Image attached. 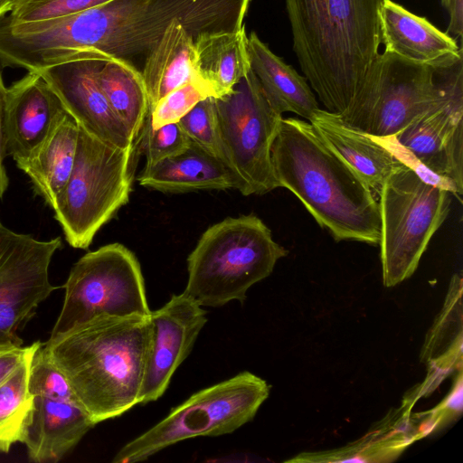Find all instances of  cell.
I'll use <instances>...</instances> for the list:
<instances>
[{
	"mask_svg": "<svg viewBox=\"0 0 463 463\" xmlns=\"http://www.w3.org/2000/svg\"><path fill=\"white\" fill-rule=\"evenodd\" d=\"M150 337L149 316L99 315L50 336L43 348L98 424L139 404Z\"/></svg>",
	"mask_w": 463,
	"mask_h": 463,
	"instance_id": "1",
	"label": "cell"
},
{
	"mask_svg": "<svg viewBox=\"0 0 463 463\" xmlns=\"http://www.w3.org/2000/svg\"><path fill=\"white\" fill-rule=\"evenodd\" d=\"M279 187L294 194L335 241L379 245L381 219L373 190L320 138L309 121L281 119L271 146Z\"/></svg>",
	"mask_w": 463,
	"mask_h": 463,
	"instance_id": "2",
	"label": "cell"
},
{
	"mask_svg": "<svg viewBox=\"0 0 463 463\" xmlns=\"http://www.w3.org/2000/svg\"><path fill=\"white\" fill-rule=\"evenodd\" d=\"M293 51L329 112L352 103L381 43L383 0H284Z\"/></svg>",
	"mask_w": 463,
	"mask_h": 463,
	"instance_id": "3",
	"label": "cell"
},
{
	"mask_svg": "<svg viewBox=\"0 0 463 463\" xmlns=\"http://www.w3.org/2000/svg\"><path fill=\"white\" fill-rule=\"evenodd\" d=\"M462 68V59L435 68L384 51L372 61L352 103L339 116L370 136H393L463 94Z\"/></svg>",
	"mask_w": 463,
	"mask_h": 463,
	"instance_id": "4",
	"label": "cell"
},
{
	"mask_svg": "<svg viewBox=\"0 0 463 463\" xmlns=\"http://www.w3.org/2000/svg\"><path fill=\"white\" fill-rule=\"evenodd\" d=\"M288 253L256 215L225 218L210 226L189 254L184 293L202 307L243 303L248 289Z\"/></svg>",
	"mask_w": 463,
	"mask_h": 463,
	"instance_id": "5",
	"label": "cell"
},
{
	"mask_svg": "<svg viewBox=\"0 0 463 463\" xmlns=\"http://www.w3.org/2000/svg\"><path fill=\"white\" fill-rule=\"evenodd\" d=\"M139 155L137 138L122 149L80 128L72 171L52 208L71 247L88 249L99 229L128 202Z\"/></svg>",
	"mask_w": 463,
	"mask_h": 463,
	"instance_id": "6",
	"label": "cell"
},
{
	"mask_svg": "<svg viewBox=\"0 0 463 463\" xmlns=\"http://www.w3.org/2000/svg\"><path fill=\"white\" fill-rule=\"evenodd\" d=\"M269 394L267 382L248 371L202 389L122 446L112 462H141L188 439L232 433L253 420Z\"/></svg>",
	"mask_w": 463,
	"mask_h": 463,
	"instance_id": "7",
	"label": "cell"
},
{
	"mask_svg": "<svg viewBox=\"0 0 463 463\" xmlns=\"http://www.w3.org/2000/svg\"><path fill=\"white\" fill-rule=\"evenodd\" d=\"M383 281L393 287L410 278L449 215L451 193L422 181L402 165L379 192Z\"/></svg>",
	"mask_w": 463,
	"mask_h": 463,
	"instance_id": "8",
	"label": "cell"
},
{
	"mask_svg": "<svg viewBox=\"0 0 463 463\" xmlns=\"http://www.w3.org/2000/svg\"><path fill=\"white\" fill-rule=\"evenodd\" d=\"M63 288L62 307L51 336L99 315L151 313L138 260L118 242L84 254L72 266Z\"/></svg>",
	"mask_w": 463,
	"mask_h": 463,
	"instance_id": "9",
	"label": "cell"
},
{
	"mask_svg": "<svg viewBox=\"0 0 463 463\" xmlns=\"http://www.w3.org/2000/svg\"><path fill=\"white\" fill-rule=\"evenodd\" d=\"M226 165L242 195H261L279 187L271 162V146L282 115L266 99L250 71L232 88L215 98Z\"/></svg>",
	"mask_w": 463,
	"mask_h": 463,
	"instance_id": "10",
	"label": "cell"
},
{
	"mask_svg": "<svg viewBox=\"0 0 463 463\" xmlns=\"http://www.w3.org/2000/svg\"><path fill=\"white\" fill-rule=\"evenodd\" d=\"M61 237L39 241L0 225V346L23 345L19 330L57 287L49 267Z\"/></svg>",
	"mask_w": 463,
	"mask_h": 463,
	"instance_id": "11",
	"label": "cell"
},
{
	"mask_svg": "<svg viewBox=\"0 0 463 463\" xmlns=\"http://www.w3.org/2000/svg\"><path fill=\"white\" fill-rule=\"evenodd\" d=\"M109 58L101 52H84L34 72L80 128L107 145L125 149L137 139L114 114L99 82V71Z\"/></svg>",
	"mask_w": 463,
	"mask_h": 463,
	"instance_id": "12",
	"label": "cell"
},
{
	"mask_svg": "<svg viewBox=\"0 0 463 463\" xmlns=\"http://www.w3.org/2000/svg\"><path fill=\"white\" fill-rule=\"evenodd\" d=\"M151 337L139 404L158 400L173 374L190 354L207 323L206 311L184 292L151 311Z\"/></svg>",
	"mask_w": 463,
	"mask_h": 463,
	"instance_id": "13",
	"label": "cell"
},
{
	"mask_svg": "<svg viewBox=\"0 0 463 463\" xmlns=\"http://www.w3.org/2000/svg\"><path fill=\"white\" fill-rule=\"evenodd\" d=\"M390 137L463 194V94Z\"/></svg>",
	"mask_w": 463,
	"mask_h": 463,
	"instance_id": "14",
	"label": "cell"
},
{
	"mask_svg": "<svg viewBox=\"0 0 463 463\" xmlns=\"http://www.w3.org/2000/svg\"><path fill=\"white\" fill-rule=\"evenodd\" d=\"M64 110L59 98L36 72L28 71L6 88L4 114L6 155L14 161L27 156Z\"/></svg>",
	"mask_w": 463,
	"mask_h": 463,
	"instance_id": "15",
	"label": "cell"
},
{
	"mask_svg": "<svg viewBox=\"0 0 463 463\" xmlns=\"http://www.w3.org/2000/svg\"><path fill=\"white\" fill-rule=\"evenodd\" d=\"M379 26L385 52L435 68L451 66L462 58L456 39L392 0H383L380 6Z\"/></svg>",
	"mask_w": 463,
	"mask_h": 463,
	"instance_id": "16",
	"label": "cell"
},
{
	"mask_svg": "<svg viewBox=\"0 0 463 463\" xmlns=\"http://www.w3.org/2000/svg\"><path fill=\"white\" fill-rule=\"evenodd\" d=\"M95 425L76 403L34 397L31 421L23 441L28 458L37 463L58 462Z\"/></svg>",
	"mask_w": 463,
	"mask_h": 463,
	"instance_id": "17",
	"label": "cell"
},
{
	"mask_svg": "<svg viewBox=\"0 0 463 463\" xmlns=\"http://www.w3.org/2000/svg\"><path fill=\"white\" fill-rule=\"evenodd\" d=\"M308 121L326 145L377 193L403 165L374 137L349 127L338 114L319 108Z\"/></svg>",
	"mask_w": 463,
	"mask_h": 463,
	"instance_id": "18",
	"label": "cell"
},
{
	"mask_svg": "<svg viewBox=\"0 0 463 463\" xmlns=\"http://www.w3.org/2000/svg\"><path fill=\"white\" fill-rule=\"evenodd\" d=\"M80 128L64 110L47 136L16 165L31 180L34 192L52 209L66 185L74 165Z\"/></svg>",
	"mask_w": 463,
	"mask_h": 463,
	"instance_id": "19",
	"label": "cell"
},
{
	"mask_svg": "<svg viewBox=\"0 0 463 463\" xmlns=\"http://www.w3.org/2000/svg\"><path fill=\"white\" fill-rule=\"evenodd\" d=\"M137 181L143 187L172 194L237 189L229 167L193 141L184 152L145 165Z\"/></svg>",
	"mask_w": 463,
	"mask_h": 463,
	"instance_id": "20",
	"label": "cell"
},
{
	"mask_svg": "<svg viewBox=\"0 0 463 463\" xmlns=\"http://www.w3.org/2000/svg\"><path fill=\"white\" fill-rule=\"evenodd\" d=\"M247 50L250 70L271 108L309 120L319 106L306 77L272 52L255 32L247 37Z\"/></svg>",
	"mask_w": 463,
	"mask_h": 463,
	"instance_id": "21",
	"label": "cell"
},
{
	"mask_svg": "<svg viewBox=\"0 0 463 463\" xmlns=\"http://www.w3.org/2000/svg\"><path fill=\"white\" fill-rule=\"evenodd\" d=\"M141 74L149 109L175 89L203 80L195 69L194 40L182 24L174 22L169 25L146 58Z\"/></svg>",
	"mask_w": 463,
	"mask_h": 463,
	"instance_id": "22",
	"label": "cell"
},
{
	"mask_svg": "<svg viewBox=\"0 0 463 463\" xmlns=\"http://www.w3.org/2000/svg\"><path fill=\"white\" fill-rule=\"evenodd\" d=\"M245 26L236 32L203 33L194 40L198 76L216 98L229 93L250 71Z\"/></svg>",
	"mask_w": 463,
	"mask_h": 463,
	"instance_id": "23",
	"label": "cell"
},
{
	"mask_svg": "<svg viewBox=\"0 0 463 463\" xmlns=\"http://www.w3.org/2000/svg\"><path fill=\"white\" fill-rule=\"evenodd\" d=\"M99 82L112 111L136 140L149 113L141 71L127 61L109 58L99 71Z\"/></svg>",
	"mask_w": 463,
	"mask_h": 463,
	"instance_id": "24",
	"label": "cell"
},
{
	"mask_svg": "<svg viewBox=\"0 0 463 463\" xmlns=\"http://www.w3.org/2000/svg\"><path fill=\"white\" fill-rule=\"evenodd\" d=\"M25 357L0 380V453H8L12 446L23 443L33 409L28 378L32 357L43 345L33 343Z\"/></svg>",
	"mask_w": 463,
	"mask_h": 463,
	"instance_id": "25",
	"label": "cell"
},
{
	"mask_svg": "<svg viewBox=\"0 0 463 463\" xmlns=\"http://www.w3.org/2000/svg\"><path fill=\"white\" fill-rule=\"evenodd\" d=\"M178 124L194 143L226 165L214 97L198 102Z\"/></svg>",
	"mask_w": 463,
	"mask_h": 463,
	"instance_id": "26",
	"label": "cell"
},
{
	"mask_svg": "<svg viewBox=\"0 0 463 463\" xmlns=\"http://www.w3.org/2000/svg\"><path fill=\"white\" fill-rule=\"evenodd\" d=\"M191 144L192 140L178 122L154 128L149 113L137 137V149L146 156V165L179 155Z\"/></svg>",
	"mask_w": 463,
	"mask_h": 463,
	"instance_id": "27",
	"label": "cell"
},
{
	"mask_svg": "<svg viewBox=\"0 0 463 463\" xmlns=\"http://www.w3.org/2000/svg\"><path fill=\"white\" fill-rule=\"evenodd\" d=\"M216 98L212 88L201 80L185 83L167 93L149 109V118L154 128L177 123L198 102Z\"/></svg>",
	"mask_w": 463,
	"mask_h": 463,
	"instance_id": "28",
	"label": "cell"
},
{
	"mask_svg": "<svg viewBox=\"0 0 463 463\" xmlns=\"http://www.w3.org/2000/svg\"><path fill=\"white\" fill-rule=\"evenodd\" d=\"M109 0H14L5 17L14 23H34L66 17Z\"/></svg>",
	"mask_w": 463,
	"mask_h": 463,
	"instance_id": "29",
	"label": "cell"
},
{
	"mask_svg": "<svg viewBox=\"0 0 463 463\" xmlns=\"http://www.w3.org/2000/svg\"><path fill=\"white\" fill-rule=\"evenodd\" d=\"M28 388L33 397H44L80 405L64 375L48 358L43 344L32 357Z\"/></svg>",
	"mask_w": 463,
	"mask_h": 463,
	"instance_id": "30",
	"label": "cell"
},
{
	"mask_svg": "<svg viewBox=\"0 0 463 463\" xmlns=\"http://www.w3.org/2000/svg\"><path fill=\"white\" fill-rule=\"evenodd\" d=\"M33 344L28 346H0V380L10 373L31 351Z\"/></svg>",
	"mask_w": 463,
	"mask_h": 463,
	"instance_id": "31",
	"label": "cell"
},
{
	"mask_svg": "<svg viewBox=\"0 0 463 463\" xmlns=\"http://www.w3.org/2000/svg\"><path fill=\"white\" fill-rule=\"evenodd\" d=\"M6 87L4 83L0 70V199L3 197L8 186V176L4 165V159L7 156L5 150L4 133V114ZM2 224L0 221V225Z\"/></svg>",
	"mask_w": 463,
	"mask_h": 463,
	"instance_id": "32",
	"label": "cell"
},
{
	"mask_svg": "<svg viewBox=\"0 0 463 463\" xmlns=\"http://www.w3.org/2000/svg\"><path fill=\"white\" fill-rule=\"evenodd\" d=\"M440 411L437 412H440L441 418L446 417V419H449V417L456 416L457 413H459L462 410V375L461 372H459L458 378L453 385V389L451 390L449 396L443 401L441 404L438 407Z\"/></svg>",
	"mask_w": 463,
	"mask_h": 463,
	"instance_id": "33",
	"label": "cell"
},
{
	"mask_svg": "<svg viewBox=\"0 0 463 463\" xmlns=\"http://www.w3.org/2000/svg\"><path fill=\"white\" fill-rule=\"evenodd\" d=\"M447 10L449 14V24L447 33L452 38H461L463 33V0H449Z\"/></svg>",
	"mask_w": 463,
	"mask_h": 463,
	"instance_id": "34",
	"label": "cell"
},
{
	"mask_svg": "<svg viewBox=\"0 0 463 463\" xmlns=\"http://www.w3.org/2000/svg\"><path fill=\"white\" fill-rule=\"evenodd\" d=\"M14 0H0V16L6 14L8 6Z\"/></svg>",
	"mask_w": 463,
	"mask_h": 463,
	"instance_id": "35",
	"label": "cell"
},
{
	"mask_svg": "<svg viewBox=\"0 0 463 463\" xmlns=\"http://www.w3.org/2000/svg\"><path fill=\"white\" fill-rule=\"evenodd\" d=\"M449 0H441L442 6L447 9Z\"/></svg>",
	"mask_w": 463,
	"mask_h": 463,
	"instance_id": "36",
	"label": "cell"
}]
</instances>
